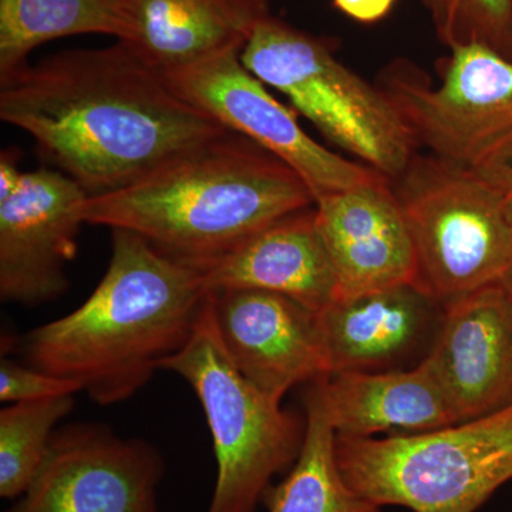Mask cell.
<instances>
[{"label": "cell", "mask_w": 512, "mask_h": 512, "mask_svg": "<svg viewBox=\"0 0 512 512\" xmlns=\"http://www.w3.org/2000/svg\"><path fill=\"white\" fill-rule=\"evenodd\" d=\"M0 119L32 136L89 195L136 183L229 131L121 40L59 53L0 80Z\"/></svg>", "instance_id": "1"}, {"label": "cell", "mask_w": 512, "mask_h": 512, "mask_svg": "<svg viewBox=\"0 0 512 512\" xmlns=\"http://www.w3.org/2000/svg\"><path fill=\"white\" fill-rule=\"evenodd\" d=\"M109 268L87 301L26 333L29 366L74 380L93 402H124L184 348L211 292L197 266L111 229Z\"/></svg>", "instance_id": "2"}, {"label": "cell", "mask_w": 512, "mask_h": 512, "mask_svg": "<svg viewBox=\"0 0 512 512\" xmlns=\"http://www.w3.org/2000/svg\"><path fill=\"white\" fill-rule=\"evenodd\" d=\"M313 205L289 165L227 131L136 183L90 195L82 214L86 224L126 229L161 254L197 265Z\"/></svg>", "instance_id": "3"}, {"label": "cell", "mask_w": 512, "mask_h": 512, "mask_svg": "<svg viewBox=\"0 0 512 512\" xmlns=\"http://www.w3.org/2000/svg\"><path fill=\"white\" fill-rule=\"evenodd\" d=\"M335 451L349 487L382 508L477 512L512 481V403L443 429L336 436Z\"/></svg>", "instance_id": "4"}, {"label": "cell", "mask_w": 512, "mask_h": 512, "mask_svg": "<svg viewBox=\"0 0 512 512\" xmlns=\"http://www.w3.org/2000/svg\"><path fill=\"white\" fill-rule=\"evenodd\" d=\"M416 256V286L446 306L512 271V227L504 192L488 175L414 154L396 180Z\"/></svg>", "instance_id": "5"}, {"label": "cell", "mask_w": 512, "mask_h": 512, "mask_svg": "<svg viewBox=\"0 0 512 512\" xmlns=\"http://www.w3.org/2000/svg\"><path fill=\"white\" fill-rule=\"evenodd\" d=\"M241 62L285 94L330 143L390 181L417 153L412 131L389 96L339 62L326 40L271 15L252 30Z\"/></svg>", "instance_id": "6"}, {"label": "cell", "mask_w": 512, "mask_h": 512, "mask_svg": "<svg viewBox=\"0 0 512 512\" xmlns=\"http://www.w3.org/2000/svg\"><path fill=\"white\" fill-rule=\"evenodd\" d=\"M160 370L190 384L210 427L217 481L207 512H255L272 480L301 453L305 420L231 362L215 323L212 292L191 338Z\"/></svg>", "instance_id": "7"}, {"label": "cell", "mask_w": 512, "mask_h": 512, "mask_svg": "<svg viewBox=\"0 0 512 512\" xmlns=\"http://www.w3.org/2000/svg\"><path fill=\"white\" fill-rule=\"evenodd\" d=\"M450 52L437 87L403 60L386 67L377 86L417 147L478 173H497L512 165V60L483 45Z\"/></svg>", "instance_id": "8"}, {"label": "cell", "mask_w": 512, "mask_h": 512, "mask_svg": "<svg viewBox=\"0 0 512 512\" xmlns=\"http://www.w3.org/2000/svg\"><path fill=\"white\" fill-rule=\"evenodd\" d=\"M161 74L192 106L289 165L308 185L315 201L384 177L313 140L299 124L296 111L276 100L242 64L239 49Z\"/></svg>", "instance_id": "9"}, {"label": "cell", "mask_w": 512, "mask_h": 512, "mask_svg": "<svg viewBox=\"0 0 512 512\" xmlns=\"http://www.w3.org/2000/svg\"><path fill=\"white\" fill-rule=\"evenodd\" d=\"M164 458L100 424L57 430L25 493L5 512H158Z\"/></svg>", "instance_id": "10"}, {"label": "cell", "mask_w": 512, "mask_h": 512, "mask_svg": "<svg viewBox=\"0 0 512 512\" xmlns=\"http://www.w3.org/2000/svg\"><path fill=\"white\" fill-rule=\"evenodd\" d=\"M90 195L59 170L29 171L0 200V298L36 306L69 288L83 205Z\"/></svg>", "instance_id": "11"}, {"label": "cell", "mask_w": 512, "mask_h": 512, "mask_svg": "<svg viewBox=\"0 0 512 512\" xmlns=\"http://www.w3.org/2000/svg\"><path fill=\"white\" fill-rule=\"evenodd\" d=\"M212 309L227 355L241 375L272 399L330 376L319 315L279 293L212 292Z\"/></svg>", "instance_id": "12"}, {"label": "cell", "mask_w": 512, "mask_h": 512, "mask_svg": "<svg viewBox=\"0 0 512 512\" xmlns=\"http://www.w3.org/2000/svg\"><path fill=\"white\" fill-rule=\"evenodd\" d=\"M313 210L335 271L336 299L416 285L412 238L389 178L325 195Z\"/></svg>", "instance_id": "13"}, {"label": "cell", "mask_w": 512, "mask_h": 512, "mask_svg": "<svg viewBox=\"0 0 512 512\" xmlns=\"http://www.w3.org/2000/svg\"><path fill=\"white\" fill-rule=\"evenodd\" d=\"M458 421L512 403V298L504 282L444 306L433 348L424 357Z\"/></svg>", "instance_id": "14"}, {"label": "cell", "mask_w": 512, "mask_h": 512, "mask_svg": "<svg viewBox=\"0 0 512 512\" xmlns=\"http://www.w3.org/2000/svg\"><path fill=\"white\" fill-rule=\"evenodd\" d=\"M313 207L281 218L225 254L194 265L208 291L256 289L279 293L316 313L328 308L338 285Z\"/></svg>", "instance_id": "15"}, {"label": "cell", "mask_w": 512, "mask_h": 512, "mask_svg": "<svg viewBox=\"0 0 512 512\" xmlns=\"http://www.w3.org/2000/svg\"><path fill=\"white\" fill-rule=\"evenodd\" d=\"M318 315L335 375L399 362L443 322L444 306L416 285H399L336 299Z\"/></svg>", "instance_id": "16"}, {"label": "cell", "mask_w": 512, "mask_h": 512, "mask_svg": "<svg viewBox=\"0 0 512 512\" xmlns=\"http://www.w3.org/2000/svg\"><path fill=\"white\" fill-rule=\"evenodd\" d=\"M318 383L336 436L421 433L460 423L424 359L412 369L335 373Z\"/></svg>", "instance_id": "17"}, {"label": "cell", "mask_w": 512, "mask_h": 512, "mask_svg": "<svg viewBox=\"0 0 512 512\" xmlns=\"http://www.w3.org/2000/svg\"><path fill=\"white\" fill-rule=\"evenodd\" d=\"M127 45L158 72L242 50L268 16L269 0H123Z\"/></svg>", "instance_id": "18"}, {"label": "cell", "mask_w": 512, "mask_h": 512, "mask_svg": "<svg viewBox=\"0 0 512 512\" xmlns=\"http://www.w3.org/2000/svg\"><path fill=\"white\" fill-rule=\"evenodd\" d=\"M77 35L128 42L123 0H0V80L25 67L36 47Z\"/></svg>", "instance_id": "19"}, {"label": "cell", "mask_w": 512, "mask_h": 512, "mask_svg": "<svg viewBox=\"0 0 512 512\" xmlns=\"http://www.w3.org/2000/svg\"><path fill=\"white\" fill-rule=\"evenodd\" d=\"M301 453L284 480L266 490L268 512H383L346 483L336 461V434L326 414L318 380L305 397Z\"/></svg>", "instance_id": "20"}, {"label": "cell", "mask_w": 512, "mask_h": 512, "mask_svg": "<svg viewBox=\"0 0 512 512\" xmlns=\"http://www.w3.org/2000/svg\"><path fill=\"white\" fill-rule=\"evenodd\" d=\"M74 407V394L8 404L0 412V495L25 493L45 460L60 420Z\"/></svg>", "instance_id": "21"}, {"label": "cell", "mask_w": 512, "mask_h": 512, "mask_svg": "<svg viewBox=\"0 0 512 512\" xmlns=\"http://www.w3.org/2000/svg\"><path fill=\"white\" fill-rule=\"evenodd\" d=\"M448 49L490 47L512 60V0H420Z\"/></svg>", "instance_id": "22"}, {"label": "cell", "mask_w": 512, "mask_h": 512, "mask_svg": "<svg viewBox=\"0 0 512 512\" xmlns=\"http://www.w3.org/2000/svg\"><path fill=\"white\" fill-rule=\"evenodd\" d=\"M83 392L74 380L49 375L33 366H23L8 357L0 360V400L13 404Z\"/></svg>", "instance_id": "23"}, {"label": "cell", "mask_w": 512, "mask_h": 512, "mask_svg": "<svg viewBox=\"0 0 512 512\" xmlns=\"http://www.w3.org/2000/svg\"><path fill=\"white\" fill-rule=\"evenodd\" d=\"M397 0H333L336 8L359 23H376L392 12Z\"/></svg>", "instance_id": "24"}, {"label": "cell", "mask_w": 512, "mask_h": 512, "mask_svg": "<svg viewBox=\"0 0 512 512\" xmlns=\"http://www.w3.org/2000/svg\"><path fill=\"white\" fill-rule=\"evenodd\" d=\"M23 171L19 170L18 164L9 157L8 154H2L0 160V200H5L12 195L19 187L22 181Z\"/></svg>", "instance_id": "25"}, {"label": "cell", "mask_w": 512, "mask_h": 512, "mask_svg": "<svg viewBox=\"0 0 512 512\" xmlns=\"http://www.w3.org/2000/svg\"><path fill=\"white\" fill-rule=\"evenodd\" d=\"M485 175H488L503 190L505 214H507L508 221H510L512 227V165H508V167L497 171V173Z\"/></svg>", "instance_id": "26"}, {"label": "cell", "mask_w": 512, "mask_h": 512, "mask_svg": "<svg viewBox=\"0 0 512 512\" xmlns=\"http://www.w3.org/2000/svg\"><path fill=\"white\" fill-rule=\"evenodd\" d=\"M504 285L505 288L508 289V292H510L511 298H512V271L510 274L507 275V278L504 279Z\"/></svg>", "instance_id": "27"}]
</instances>
